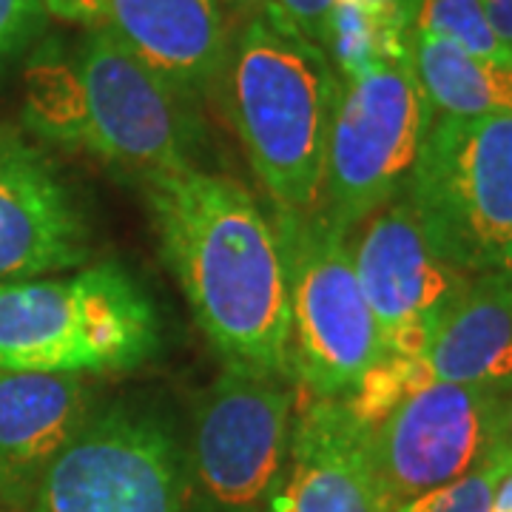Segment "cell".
<instances>
[{
	"instance_id": "1",
	"label": "cell",
	"mask_w": 512,
	"mask_h": 512,
	"mask_svg": "<svg viewBox=\"0 0 512 512\" xmlns=\"http://www.w3.org/2000/svg\"><path fill=\"white\" fill-rule=\"evenodd\" d=\"M163 259L231 365L291 373L288 262L245 185L180 165L140 177Z\"/></svg>"
},
{
	"instance_id": "2",
	"label": "cell",
	"mask_w": 512,
	"mask_h": 512,
	"mask_svg": "<svg viewBox=\"0 0 512 512\" xmlns=\"http://www.w3.org/2000/svg\"><path fill=\"white\" fill-rule=\"evenodd\" d=\"M26 123L43 140L137 177L191 165V103L106 26L74 46L40 49L26 72Z\"/></svg>"
},
{
	"instance_id": "3",
	"label": "cell",
	"mask_w": 512,
	"mask_h": 512,
	"mask_svg": "<svg viewBox=\"0 0 512 512\" xmlns=\"http://www.w3.org/2000/svg\"><path fill=\"white\" fill-rule=\"evenodd\" d=\"M222 89L239 143L276 211L316 217L339 100L328 55L262 9L231 43Z\"/></svg>"
},
{
	"instance_id": "4",
	"label": "cell",
	"mask_w": 512,
	"mask_h": 512,
	"mask_svg": "<svg viewBox=\"0 0 512 512\" xmlns=\"http://www.w3.org/2000/svg\"><path fill=\"white\" fill-rule=\"evenodd\" d=\"M160 345V316L120 265L0 282V367L100 376L140 367Z\"/></svg>"
},
{
	"instance_id": "5",
	"label": "cell",
	"mask_w": 512,
	"mask_h": 512,
	"mask_svg": "<svg viewBox=\"0 0 512 512\" xmlns=\"http://www.w3.org/2000/svg\"><path fill=\"white\" fill-rule=\"evenodd\" d=\"M404 197L453 268L501 271L512 251V114L433 117Z\"/></svg>"
},
{
	"instance_id": "6",
	"label": "cell",
	"mask_w": 512,
	"mask_h": 512,
	"mask_svg": "<svg viewBox=\"0 0 512 512\" xmlns=\"http://www.w3.org/2000/svg\"><path fill=\"white\" fill-rule=\"evenodd\" d=\"M436 111L421 92L410 55L390 57L339 80L322 185V220L353 234L402 197Z\"/></svg>"
},
{
	"instance_id": "7",
	"label": "cell",
	"mask_w": 512,
	"mask_h": 512,
	"mask_svg": "<svg viewBox=\"0 0 512 512\" xmlns=\"http://www.w3.org/2000/svg\"><path fill=\"white\" fill-rule=\"evenodd\" d=\"M293 413L288 373L228 362L194 404L185 444L188 510L271 512Z\"/></svg>"
},
{
	"instance_id": "8",
	"label": "cell",
	"mask_w": 512,
	"mask_h": 512,
	"mask_svg": "<svg viewBox=\"0 0 512 512\" xmlns=\"http://www.w3.org/2000/svg\"><path fill=\"white\" fill-rule=\"evenodd\" d=\"M185 447L146 402L94 407L43 470L23 512H183Z\"/></svg>"
},
{
	"instance_id": "9",
	"label": "cell",
	"mask_w": 512,
	"mask_h": 512,
	"mask_svg": "<svg viewBox=\"0 0 512 512\" xmlns=\"http://www.w3.org/2000/svg\"><path fill=\"white\" fill-rule=\"evenodd\" d=\"M288 262L291 370L316 399H345L384 348L350 256V237L316 217H282Z\"/></svg>"
},
{
	"instance_id": "10",
	"label": "cell",
	"mask_w": 512,
	"mask_h": 512,
	"mask_svg": "<svg viewBox=\"0 0 512 512\" xmlns=\"http://www.w3.org/2000/svg\"><path fill=\"white\" fill-rule=\"evenodd\" d=\"M504 396L430 382L367 427L384 512L470 476L498 447Z\"/></svg>"
},
{
	"instance_id": "11",
	"label": "cell",
	"mask_w": 512,
	"mask_h": 512,
	"mask_svg": "<svg viewBox=\"0 0 512 512\" xmlns=\"http://www.w3.org/2000/svg\"><path fill=\"white\" fill-rule=\"evenodd\" d=\"M350 256L382 336L384 356L421 359L441 313L470 282L430 245L407 197H396L350 234Z\"/></svg>"
},
{
	"instance_id": "12",
	"label": "cell",
	"mask_w": 512,
	"mask_h": 512,
	"mask_svg": "<svg viewBox=\"0 0 512 512\" xmlns=\"http://www.w3.org/2000/svg\"><path fill=\"white\" fill-rule=\"evenodd\" d=\"M89 225L49 160L0 134V282L37 279L83 265Z\"/></svg>"
},
{
	"instance_id": "13",
	"label": "cell",
	"mask_w": 512,
	"mask_h": 512,
	"mask_svg": "<svg viewBox=\"0 0 512 512\" xmlns=\"http://www.w3.org/2000/svg\"><path fill=\"white\" fill-rule=\"evenodd\" d=\"M271 512H384L367 427L348 399L308 396L296 407Z\"/></svg>"
},
{
	"instance_id": "14",
	"label": "cell",
	"mask_w": 512,
	"mask_h": 512,
	"mask_svg": "<svg viewBox=\"0 0 512 512\" xmlns=\"http://www.w3.org/2000/svg\"><path fill=\"white\" fill-rule=\"evenodd\" d=\"M92 410L89 376L0 367V507L26 510L43 470Z\"/></svg>"
},
{
	"instance_id": "15",
	"label": "cell",
	"mask_w": 512,
	"mask_h": 512,
	"mask_svg": "<svg viewBox=\"0 0 512 512\" xmlns=\"http://www.w3.org/2000/svg\"><path fill=\"white\" fill-rule=\"evenodd\" d=\"M103 26L191 106L222 89L231 40L217 0H109Z\"/></svg>"
},
{
	"instance_id": "16",
	"label": "cell",
	"mask_w": 512,
	"mask_h": 512,
	"mask_svg": "<svg viewBox=\"0 0 512 512\" xmlns=\"http://www.w3.org/2000/svg\"><path fill=\"white\" fill-rule=\"evenodd\" d=\"M433 382L467 384L507 396L512 390V282L507 271L470 276L441 313L421 356Z\"/></svg>"
},
{
	"instance_id": "17",
	"label": "cell",
	"mask_w": 512,
	"mask_h": 512,
	"mask_svg": "<svg viewBox=\"0 0 512 512\" xmlns=\"http://www.w3.org/2000/svg\"><path fill=\"white\" fill-rule=\"evenodd\" d=\"M421 92L441 117L512 114V60L476 57L436 37L407 35Z\"/></svg>"
},
{
	"instance_id": "18",
	"label": "cell",
	"mask_w": 512,
	"mask_h": 512,
	"mask_svg": "<svg viewBox=\"0 0 512 512\" xmlns=\"http://www.w3.org/2000/svg\"><path fill=\"white\" fill-rule=\"evenodd\" d=\"M322 52L339 80L356 77L390 57L407 55L402 9H376L359 0H339L330 12Z\"/></svg>"
},
{
	"instance_id": "19",
	"label": "cell",
	"mask_w": 512,
	"mask_h": 512,
	"mask_svg": "<svg viewBox=\"0 0 512 512\" xmlns=\"http://www.w3.org/2000/svg\"><path fill=\"white\" fill-rule=\"evenodd\" d=\"M402 15L407 35L436 37L487 60H512V52L484 15L481 0H402Z\"/></svg>"
},
{
	"instance_id": "20",
	"label": "cell",
	"mask_w": 512,
	"mask_h": 512,
	"mask_svg": "<svg viewBox=\"0 0 512 512\" xmlns=\"http://www.w3.org/2000/svg\"><path fill=\"white\" fill-rule=\"evenodd\" d=\"M512 470V456L495 450L478 470L447 487L410 498L390 512H493L495 490Z\"/></svg>"
},
{
	"instance_id": "21",
	"label": "cell",
	"mask_w": 512,
	"mask_h": 512,
	"mask_svg": "<svg viewBox=\"0 0 512 512\" xmlns=\"http://www.w3.org/2000/svg\"><path fill=\"white\" fill-rule=\"evenodd\" d=\"M49 23L43 0H0V69L35 46Z\"/></svg>"
},
{
	"instance_id": "22",
	"label": "cell",
	"mask_w": 512,
	"mask_h": 512,
	"mask_svg": "<svg viewBox=\"0 0 512 512\" xmlns=\"http://www.w3.org/2000/svg\"><path fill=\"white\" fill-rule=\"evenodd\" d=\"M339 0H268L265 12L285 23L296 35L308 37L322 49L325 29H328L330 12Z\"/></svg>"
},
{
	"instance_id": "23",
	"label": "cell",
	"mask_w": 512,
	"mask_h": 512,
	"mask_svg": "<svg viewBox=\"0 0 512 512\" xmlns=\"http://www.w3.org/2000/svg\"><path fill=\"white\" fill-rule=\"evenodd\" d=\"M49 18L63 20V23H74L83 29H97L106 23V9L109 0H43Z\"/></svg>"
},
{
	"instance_id": "24",
	"label": "cell",
	"mask_w": 512,
	"mask_h": 512,
	"mask_svg": "<svg viewBox=\"0 0 512 512\" xmlns=\"http://www.w3.org/2000/svg\"><path fill=\"white\" fill-rule=\"evenodd\" d=\"M481 6L498 40L512 52V0H481Z\"/></svg>"
},
{
	"instance_id": "25",
	"label": "cell",
	"mask_w": 512,
	"mask_h": 512,
	"mask_svg": "<svg viewBox=\"0 0 512 512\" xmlns=\"http://www.w3.org/2000/svg\"><path fill=\"white\" fill-rule=\"evenodd\" d=\"M495 450L512 456V390L504 396V404H501V424H498V447Z\"/></svg>"
},
{
	"instance_id": "26",
	"label": "cell",
	"mask_w": 512,
	"mask_h": 512,
	"mask_svg": "<svg viewBox=\"0 0 512 512\" xmlns=\"http://www.w3.org/2000/svg\"><path fill=\"white\" fill-rule=\"evenodd\" d=\"M217 3H220L222 15L234 12V15H248V18H254L256 12L268 6V0H217Z\"/></svg>"
},
{
	"instance_id": "27",
	"label": "cell",
	"mask_w": 512,
	"mask_h": 512,
	"mask_svg": "<svg viewBox=\"0 0 512 512\" xmlns=\"http://www.w3.org/2000/svg\"><path fill=\"white\" fill-rule=\"evenodd\" d=\"M493 512H512V470L501 478V484L495 490Z\"/></svg>"
},
{
	"instance_id": "28",
	"label": "cell",
	"mask_w": 512,
	"mask_h": 512,
	"mask_svg": "<svg viewBox=\"0 0 512 512\" xmlns=\"http://www.w3.org/2000/svg\"><path fill=\"white\" fill-rule=\"evenodd\" d=\"M501 271H507V276H510V282H512V251H510V259H507V265H504Z\"/></svg>"
}]
</instances>
